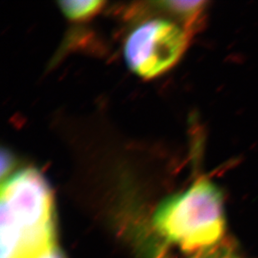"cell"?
I'll list each match as a JSON object with an SVG mask.
<instances>
[{"instance_id": "cell-1", "label": "cell", "mask_w": 258, "mask_h": 258, "mask_svg": "<svg viewBox=\"0 0 258 258\" xmlns=\"http://www.w3.org/2000/svg\"><path fill=\"white\" fill-rule=\"evenodd\" d=\"M55 243L51 188L37 169H23L1 186V258H33Z\"/></svg>"}, {"instance_id": "cell-2", "label": "cell", "mask_w": 258, "mask_h": 258, "mask_svg": "<svg viewBox=\"0 0 258 258\" xmlns=\"http://www.w3.org/2000/svg\"><path fill=\"white\" fill-rule=\"evenodd\" d=\"M156 229L186 252L212 249L226 231L224 199L219 186L201 177L184 192L173 196L154 216Z\"/></svg>"}, {"instance_id": "cell-3", "label": "cell", "mask_w": 258, "mask_h": 258, "mask_svg": "<svg viewBox=\"0 0 258 258\" xmlns=\"http://www.w3.org/2000/svg\"><path fill=\"white\" fill-rule=\"evenodd\" d=\"M190 35L171 20H149L130 34L124 43V58L134 73L153 78L177 63L187 48Z\"/></svg>"}, {"instance_id": "cell-4", "label": "cell", "mask_w": 258, "mask_h": 258, "mask_svg": "<svg viewBox=\"0 0 258 258\" xmlns=\"http://www.w3.org/2000/svg\"><path fill=\"white\" fill-rule=\"evenodd\" d=\"M160 7L179 18L183 23L184 28L189 34H192L198 24L201 22L202 14L204 12V1H163L157 3Z\"/></svg>"}, {"instance_id": "cell-5", "label": "cell", "mask_w": 258, "mask_h": 258, "mask_svg": "<svg viewBox=\"0 0 258 258\" xmlns=\"http://www.w3.org/2000/svg\"><path fill=\"white\" fill-rule=\"evenodd\" d=\"M105 4L104 1L96 0H71L58 2L63 15L75 21H82L92 18L102 10Z\"/></svg>"}, {"instance_id": "cell-6", "label": "cell", "mask_w": 258, "mask_h": 258, "mask_svg": "<svg viewBox=\"0 0 258 258\" xmlns=\"http://www.w3.org/2000/svg\"><path fill=\"white\" fill-rule=\"evenodd\" d=\"M15 166V157L8 149L1 151V179L2 181L10 177V172Z\"/></svg>"}, {"instance_id": "cell-7", "label": "cell", "mask_w": 258, "mask_h": 258, "mask_svg": "<svg viewBox=\"0 0 258 258\" xmlns=\"http://www.w3.org/2000/svg\"><path fill=\"white\" fill-rule=\"evenodd\" d=\"M33 258H66V256L56 244H54Z\"/></svg>"}, {"instance_id": "cell-8", "label": "cell", "mask_w": 258, "mask_h": 258, "mask_svg": "<svg viewBox=\"0 0 258 258\" xmlns=\"http://www.w3.org/2000/svg\"><path fill=\"white\" fill-rule=\"evenodd\" d=\"M221 258H242L240 257L239 256H236V255H234V254L232 253H225L223 256H222Z\"/></svg>"}, {"instance_id": "cell-9", "label": "cell", "mask_w": 258, "mask_h": 258, "mask_svg": "<svg viewBox=\"0 0 258 258\" xmlns=\"http://www.w3.org/2000/svg\"><path fill=\"white\" fill-rule=\"evenodd\" d=\"M193 258H204V257H201V256H197V257H193Z\"/></svg>"}]
</instances>
